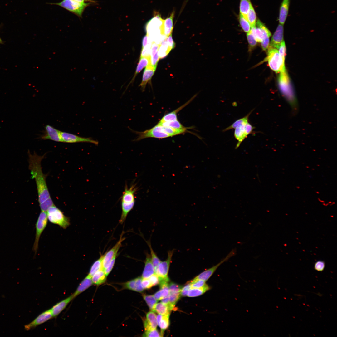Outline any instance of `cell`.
Here are the masks:
<instances>
[{
    "label": "cell",
    "instance_id": "6da1fadb",
    "mask_svg": "<svg viewBox=\"0 0 337 337\" xmlns=\"http://www.w3.org/2000/svg\"><path fill=\"white\" fill-rule=\"evenodd\" d=\"M45 155L40 156L35 153L29 154L30 168L36 182L39 204L51 198L46 183V175L43 173L41 166V161Z\"/></svg>",
    "mask_w": 337,
    "mask_h": 337
},
{
    "label": "cell",
    "instance_id": "7a4b0ae2",
    "mask_svg": "<svg viewBox=\"0 0 337 337\" xmlns=\"http://www.w3.org/2000/svg\"><path fill=\"white\" fill-rule=\"evenodd\" d=\"M279 90L293 110H296L297 102L294 90L286 70L280 72L278 80Z\"/></svg>",
    "mask_w": 337,
    "mask_h": 337
},
{
    "label": "cell",
    "instance_id": "3957f363",
    "mask_svg": "<svg viewBox=\"0 0 337 337\" xmlns=\"http://www.w3.org/2000/svg\"><path fill=\"white\" fill-rule=\"evenodd\" d=\"M131 130L137 135L136 138L134 140V141L149 138L163 139L171 137L169 134L164 131L163 126L158 123L151 128L143 131Z\"/></svg>",
    "mask_w": 337,
    "mask_h": 337
},
{
    "label": "cell",
    "instance_id": "277c9868",
    "mask_svg": "<svg viewBox=\"0 0 337 337\" xmlns=\"http://www.w3.org/2000/svg\"><path fill=\"white\" fill-rule=\"evenodd\" d=\"M266 59L265 60L268 61L269 67L275 72H280L286 70L285 62L282 60L277 49L269 46Z\"/></svg>",
    "mask_w": 337,
    "mask_h": 337
},
{
    "label": "cell",
    "instance_id": "5b68a950",
    "mask_svg": "<svg viewBox=\"0 0 337 337\" xmlns=\"http://www.w3.org/2000/svg\"><path fill=\"white\" fill-rule=\"evenodd\" d=\"M48 219L51 223L66 229L70 225L69 218L66 216L62 211L55 205L47 211Z\"/></svg>",
    "mask_w": 337,
    "mask_h": 337
},
{
    "label": "cell",
    "instance_id": "8992f818",
    "mask_svg": "<svg viewBox=\"0 0 337 337\" xmlns=\"http://www.w3.org/2000/svg\"><path fill=\"white\" fill-rule=\"evenodd\" d=\"M92 2L79 3L72 0H63L61 2L56 3H49L60 6L70 12L74 13L79 17H82L85 9Z\"/></svg>",
    "mask_w": 337,
    "mask_h": 337
},
{
    "label": "cell",
    "instance_id": "52a82bcc",
    "mask_svg": "<svg viewBox=\"0 0 337 337\" xmlns=\"http://www.w3.org/2000/svg\"><path fill=\"white\" fill-rule=\"evenodd\" d=\"M47 221L46 213L45 212L41 211L36 224V236L33 247V250L35 253V254L38 249L40 237L47 225Z\"/></svg>",
    "mask_w": 337,
    "mask_h": 337
},
{
    "label": "cell",
    "instance_id": "ba28073f",
    "mask_svg": "<svg viewBox=\"0 0 337 337\" xmlns=\"http://www.w3.org/2000/svg\"><path fill=\"white\" fill-rule=\"evenodd\" d=\"M251 31L257 42H259L270 37L271 35L269 30L259 20L256 21L255 26L251 27Z\"/></svg>",
    "mask_w": 337,
    "mask_h": 337
},
{
    "label": "cell",
    "instance_id": "9c48e42d",
    "mask_svg": "<svg viewBox=\"0 0 337 337\" xmlns=\"http://www.w3.org/2000/svg\"><path fill=\"white\" fill-rule=\"evenodd\" d=\"M236 254V250L234 249H232L224 258L221 260L218 263L203 271L196 276L193 279L202 280L206 281L211 276L218 268L222 264L234 256Z\"/></svg>",
    "mask_w": 337,
    "mask_h": 337
},
{
    "label": "cell",
    "instance_id": "30bf717a",
    "mask_svg": "<svg viewBox=\"0 0 337 337\" xmlns=\"http://www.w3.org/2000/svg\"><path fill=\"white\" fill-rule=\"evenodd\" d=\"M174 249L169 250L168 252L167 257L164 261H161L155 270V273L161 278L168 277V271L171 262Z\"/></svg>",
    "mask_w": 337,
    "mask_h": 337
},
{
    "label": "cell",
    "instance_id": "8fae6325",
    "mask_svg": "<svg viewBox=\"0 0 337 337\" xmlns=\"http://www.w3.org/2000/svg\"><path fill=\"white\" fill-rule=\"evenodd\" d=\"M62 142L67 143H89L98 145V142L90 137L85 138L79 136L69 133L61 131Z\"/></svg>",
    "mask_w": 337,
    "mask_h": 337
},
{
    "label": "cell",
    "instance_id": "7c38bea8",
    "mask_svg": "<svg viewBox=\"0 0 337 337\" xmlns=\"http://www.w3.org/2000/svg\"><path fill=\"white\" fill-rule=\"evenodd\" d=\"M125 239V238L123 237V234H121L119 240L115 245L104 255L102 261L103 270L107 267L112 259L117 255V252L121 246L122 242Z\"/></svg>",
    "mask_w": 337,
    "mask_h": 337
},
{
    "label": "cell",
    "instance_id": "4fadbf2b",
    "mask_svg": "<svg viewBox=\"0 0 337 337\" xmlns=\"http://www.w3.org/2000/svg\"><path fill=\"white\" fill-rule=\"evenodd\" d=\"M61 131L53 127L47 125L45 127L44 134L40 136V138L43 140H50L55 142H62Z\"/></svg>",
    "mask_w": 337,
    "mask_h": 337
},
{
    "label": "cell",
    "instance_id": "5bb4252c",
    "mask_svg": "<svg viewBox=\"0 0 337 337\" xmlns=\"http://www.w3.org/2000/svg\"><path fill=\"white\" fill-rule=\"evenodd\" d=\"M53 317L50 309L40 314L32 321L25 326V329L28 330L41 325Z\"/></svg>",
    "mask_w": 337,
    "mask_h": 337
},
{
    "label": "cell",
    "instance_id": "9a60e30c",
    "mask_svg": "<svg viewBox=\"0 0 337 337\" xmlns=\"http://www.w3.org/2000/svg\"><path fill=\"white\" fill-rule=\"evenodd\" d=\"M283 25L279 24L271 39L270 46L279 49L282 42L283 41Z\"/></svg>",
    "mask_w": 337,
    "mask_h": 337
},
{
    "label": "cell",
    "instance_id": "2e32d148",
    "mask_svg": "<svg viewBox=\"0 0 337 337\" xmlns=\"http://www.w3.org/2000/svg\"><path fill=\"white\" fill-rule=\"evenodd\" d=\"M156 315L153 311L149 312L146 315V318L144 320V326L145 331L156 329L157 323Z\"/></svg>",
    "mask_w": 337,
    "mask_h": 337
},
{
    "label": "cell",
    "instance_id": "e0dca14e",
    "mask_svg": "<svg viewBox=\"0 0 337 337\" xmlns=\"http://www.w3.org/2000/svg\"><path fill=\"white\" fill-rule=\"evenodd\" d=\"M196 95H194L190 100L178 108L174 110L165 115L159 121V122H163L173 121L178 120L177 113L189 104L195 97Z\"/></svg>",
    "mask_w": 337,
    "mask_h": 337
},
{
    "label": "cell",
    "instance_id": "ac0fdd59",
    "mask_svg": "<svg viewBox=\"0 0 337 337\" xmlns=\"http://www.w3.org/2000/svg\"><path fill=\"white\" fill-rule=\"evenodd\" d=\"M290 0H283L279 9L278 20L279 24L284 25L287 17Z\"/></svg>",
    "mask_w": 337,
    "mask_h": 337
},
{
    "label": "cell",
    "instance_id": "d6986e66",
    "mask_svg": "<svg viewBox=\"0 0 337 337\" xmlns=\"http://www.w3.org/2000/svg\"><path fill=\"white\" fill-rule=\"evenodd\" d=\"M73 299L71 295L68 298L58 303L50 309L53 317L58 316Z\"/></svg>",
    "mask_w": 337,
    "mask_h": 337
},
{
    "label": "cell",
    "instance_id": "ffe728a7",
    "mask_svg": "<svg viewBox=\"0 0 337 337\" xmlns=\"http://www.w3.org/2000/svg\"><path fill=\"white\" fill-rule=\"evenodd\" d=\"M154 274V269L152 261L150 255L147 253L145 261L144 268L142 278L143 279L149 278Z\"/></svg>",
    "mask_w": 337,
    "mask_h": 337
},
{
    "label": "cell",
    "instance_id": "44dd1931",
    "mask_svg": "<svg viewBox=\"0 0 337 337\" xmlns=\"http://www.w3.org/2000/svg\"><path fill=\"white\" fill-rule=\"evenodd\" d=\"M155 70L150 65L146 67L143 72L142 81L139 85L142 91L144 90L147 83L151 79Z\"/></svg>",
    "mask_w": 337,
    "mask_h": 337
},
{
    "label": "cell",
    "instance_id": "7402d4cb",
    "mask_svg": "<svg viewBox=\"0 0 337 337\" xmlns=\"http://www.w3.org/2000/svg\"><path fill=\"white\" fill-rule=\"evenodd\" d=\"M93 284L91 277L88 275L81 281L75 292L71 295L73 299L90 287Z\"/></svg>",
    "mask_w": 337,
    "mask_h": 337
},
{
    "label": "cell",
    "instance_id": "603a6c76",
    "mask_svg": "<svg viewBox=\"0 0 337 337\" xmlns=\"http://www.w3.org/2000/svg\"><path fill=\"white\" fill-rule=\"evenodd\" d=\"M142 277H138L125 283V287L128 289L138 292H142L144 288L142 283Z\"/></svg>",
    "mask_w": 337,
    "mask_h": 337
},
{
    "label": "cell",
    "instance_id": "cb8c5ba5",
    "mask_svg": "<svg viewBox=\"0 0 337 337\" xmlns=\"http://www.w3.org/2000/svg\"><path fill=\"white\" fill-rule=\"evenodd\" d=\"M173 11L170 16L163 20V32L164 35L168 37L172 32L173 29V19L174 16Z\"/></svg>",
    "mask_w": 337,
    "mask_h": 337
},
{
    "label": "cell",
    "instance_id": "d4e9b609",
    "mask_svg": "<svg viewBox=\"0 0 337 337\" xmlns=\"http://www.w3.org/2000/svg\"><path fill=\"white\" fill-rule=\"evenodd\" d=\"M158 124L165 126H168L173 128L180 132L182 134H184L188 132V129H191V127H187L184 126L178 120L171 121L163 122H158Z\"/></svg>",
    "mask_w": 337,
    "mask_h": 337
},
{
    "label": "cell",
    "instance_id": "484cf974",
    "mask_svg": "<svg viewBox=\"0 0 337 337\" xmlns=\"http://www.w3.org/2000/svg\"><path fill=\"white\" fill-rule=\"evenodd\" d=\"M246 123L243 124L235 129L234 136L235 139L238 141L235 147L236 149L239 147L241 143L248 136L244 129V126Z\"/></svg>",
    "mask_w": 337,
    "mask_h": 337
},
{
    "label": "cell",
    "instance_id": "4316f807",
    "mask_svg": "<svg viewBox=\"0 0 337 337\" xmlns=\"http://www.w3.org/2000/svg\"><path fill=\"white\" fill-rule=\"evenodd\" d=\"M172 310L168 305L163 303H157L155 305L154 312H156L158 314L163 315L169 316L171 311Z\"/></svg>",
    "mask_w": 337,
    "mask_h": 337
},
{
    "label": "cell",
    "instance_id": "83f0119b",
    "mask_svg": "<svg viewBox=\"0 0 337 337\" xmlns=\"http://www.w3.org/2000/svg\"><path fill=\"white\" fill-rule=\"evenodd\" d=\"M103 270L96 272L91 277L93 283L96 285L101 284L105 282L107 277Z\"/></svg>",
    "mask_w": 337,
    "mask_h": 337
},
{
    "label": "cell",
    "instance_id": "f1b7e54d",
    "mask_svg": "<svg viewBox=\"0 0 337 337\" xmlns=\"http://www.w3.org/2000/svg\"><path fill=\"white\" fill-rule=\"evenodd\" d=\"M210 287L207 284L200 288H191L188 291L187 296L189 297H195L202 295L210 290Z\"/></svg>",
    "mask_w": 337,
    "mask_h": 337
},
{
    "label": "cell",
    "instance_id": "f546056e",
    "mask_svg": "<svg viewBox=\"0 0 337 337\" xmlns=\"http://www.w3.org/2000/svg\"><path fill=\"white\" fill-rule=\"evenodd\" d=\"M151 57H140L135 74L131 82H132L134 80L137 75L144 68L146 67L148 65H150Z\"/></svg>",
    "mask_w": 337,
    "mask_h": 337
},
{
    "label": "cell",
    "instance_id": "4dcf8cb0",
    "mask_svg": "<svg viewBox=\"0 0 337 337\" xmlns=\"http://www.w3.org/2000/svg\"><path fill=\"white\" fill-rule=\"evenodd\" d=\"M253 110H252L248 114L243 117L236 120L231 125L223 129L222 131L225 132L231 129H235L238 126L248 122L249 117Z\"/></svg>",
    "mask_w": 337,
    "mask_h": 337
},
{
    "label": "cell",
    "instance_id": "1f68e13d",
    "mask_svg": "<svg viewBox=\"0 0 337 337\" xmlns=\"http://www.w3.org/2000/svg\"><path fill=\"white\" fill-rule=\"evenodd\" d=\"M104 255L101 256L100 257L96 260L92 265L88 275L92 276L97 271L103 270L102 261Z\"/></svg>",
    "mask_w": 337,
    "mask_h": 337
},
{
    "label": "cell",
    "instance_id": "d6a6232c",
    "mask_svg": "<svg viewBox=\"0 0 337 337\" xmlns=\"http://www.w3.org/2000/svg\"><path fill=\"white\" fill-rule=\"evenodd\" d=\"M167 37L159 45L158 51L159 59L165 57L170 52L168 49L167 41Z\"/></svg>",
    "mask_w": 337,
    "mask_h": 337
},
{
    "label": "cell",
    "instance_id": "836d02e7",
    "mask_svg": "<svg viewBox=\"0 0 337 337\" xmlns=\"http://www.w3.org/2000/svg\"><path fill=\"white\" fill-rule=\"evenodd\" d=\"M250 0H240V14L246 19L251 4Z\"/></svg>",
    "mask_w": 337,
    "mask_h": 337
},
{
    "label": "cell",
    "instance_id": "e575fe53",
    "mask_svg": "<svg viewBox=\"0 0 337 337\" xmlns=\"http://www.w3.org/2000/svg\"><path fill=\"white\" fill-rule=\"evenodd\" d=\"M134 203L126 204L121 203L122 212L119 222L123 223L125 220L128 213L132 209Z\"/></svg>",
    "mask_w": 337,
    "mask_h": 337
},
{
    "label": "cell",
    "instance_id": "d590c367",
    "mask_svg": "<svg viewBox=\"0 0 337 337\" xmlns=\"http://www.w3.org/2000/svg\"><path fill=\"white\" fill-rule=\"evenodd\" d=\"M247 19L250 24L251 27L256 26L257 21L255 11L252 4L247 15Z\"/></svg>",
    "mask_w": 337,
    "mask_h": 337
},
{
    "label": "cell",
    "instance_id": "8d00e7d4",
    "mask_svg": "<svg viewBox=\"0 0 337 337\" xmlns=\"http://www.w3.org/2000/svg\"><path fill=\"white\" fill-rule=\"evenodd\" d=\"M143 297L149 309L151 311L154 312V308L157 303V300L153 295H143Z\"/></svg>",
    "mask_w": 337,
    "mask_h": 337
},
{
    "label": "cell",
    "instance_id": "74e56055",
    "mask_svg": "<svg viewBox=\"0 0 337 337\" xmlns=\"http://www.w3.org/2000/svg\"><path fill=\"white\" fill-rule=\"evenodd\" d=\"M239 20L240 25L244 31L248 33L251 30V26L247 20L242 14H240Z\"/></svg>",
    "mask_w": 337,
    "mask_h": 337
},
{
    "label": "cell",
    "instance_id": "f35d334b",
    "mask_svg": "<svg viewBox=\"0 0 337 337\" xmlns=\"http://www.w3.org/2000/svg\"><path fill=\"white\" fill-rule=\"evenodd\" d=\"M147 243L150 250V255L152 261L154 269V270H155L161 261L158 257L157 255L154 251L152 247L150 242L148 241L147 242Z\"/></svg>",
    "mask_w": 337,
    "mask_h": 337
},
{
    "label": "cell",
    "instance_id": "ab89813d",
    "mask_svg": "<svg viewBox=\"0 0 337 337\" xmlns=\"http://www.w3.org/2000/svg\"><path fill=\"white\" fill-rule=\"evenodd\" d=\"M169 316L163 315L159 326L161 328L160 334L162 336L164 335V331L168 327L169 325Z\"/></svg>",
    "mask_w": 337,
    "mask_h": 337
},
{
    "label": "cell",
    "instance_id": "60d3db41",
    "mask_svg": "<svg viewBox=\"0 0 337 337\" xmlns=\"http://www.w3.org/2000/svg\"><path fill=\"white\" fill-rule=\"evenodd\" d=\"M180 295V292H169V303L173 307H174L176 303L179 299Z\"/></svg>",
    "mask_w": 337,
    "mask_h": 337
},
{
    "label": "cell",
    "instance_id": "b9f144b4",
    "mask_svg": "<svg viewBox=\"0 0 337 337\" xmlns=\"http://www.w3.org/2000/svg\"><path fill=\"white\" fill-rule=\"evenodd\" d=\"M247 38L249 43L250 50L255 47L257 44V41L252 34L251 30L247 33Z\"/></svg>",
    "mask_w": 337,
    "mask_h": 337
},
{
    "label": "cell",
    "instance_id": "7bdbcfd3",
    "mask_svg": "<svg viewBox=\"0 0 337 337\" xmlns=\"http://www.w3.org/2000/svg\"><path fill=\"white\" fill-rule=\"evenodd\" d=\"M205 281L199 279H193L190 282L191 288H200L204 286L206 284Z\"/></svg>",
    "mask_w": 337,
    "mask_h": 337
},
{
    "label": "cell",
    "instance_id": "ee69618b",
    "mask_svg": "<svg viewBox=\"0 0 337 337\" xmlns=\"http://www.w3.org/2000/svg\"><path fill=\"white\" fill-rule=\"evenodd\" d=\"M152 43L149 42L145 47L142 48L140 57H151V46Z\"/></svg>",
    "mask_w": 337,
    "mask_h": 337
},
{
    "label": "cell",
    "instance_id": "f6af8a7d",
    "mask_svg": "<svg viewBox=\"0 0 337 337\" xmlns=\"http://www.w3.org/2000/svg\"><path fill=\"white\" fill-rule=\"evenodd\" d=\"M142 336L144 337H162L160 333H159L156 329L145 331Z\"/></svg>",
    "mask_w": 337,
    "mask_h": 337
},
{
    "label": "cell",
    "instance_id": "bcb514c9",
    "mask_svg": "<svg viewBox=\"0 0 337 337\" xmlns=\"http://www.w3.org/2000/svg\"><path fill=\"white\" fill-rule=\"evenodd\" d=\"M169 292H180L182 288L181 286L173 283H171L168 285Z\"/></svg>",
    "mask_w": 337,
    "mask_h": 337
},
{
    "label": "cell",
    "instance_id": "7dc6e473",
    "mask_svg": "<svg viewBox=\"0 0 337 337\" xmlns=\"http://www.w3.org/2000/svg\"><path fill=\"white\" fill-rule=\"evenodd\" d=\"M279 54L282 58V60L285 62V56L286 52V47L284 41L281 43L280 46L279 48Z\"/></svg>",
    "mask_w": 337,
    "mask_h": 337
},
{
    "label": "cell",
    "instance_id": "c3c4849f",
    "mask_svg": "<svg viewBox=\"0 0 337 337\" xmlns=\"http://www.w3.org/2000/svg\"><path fill=\"white\" fill-rule=\"evenodd\" d=\"M325 266V262L323 261L319 260L315 263L314 269L318 271H322L324 270Z\"/></svg>",
    "mask_w": 337,
    "mask_h": 337
},
{
    "label": "cell",
    "instance_id": "681fc988",
    "mask_svg": "<svg viewBox=\"0 0 337 337\" xmlns=\"http://www.w3.org/2000/svg\"><path fill=\"white\" fill-rule=\"evenodd\" d=\"M159 59V58L158 55V51L154 56L151 57L150 65L155 69Z\"/></svg>",
    "mask_w": 337,
    "mask_h": 337
},
{
    "label": "cell",
    "instance_id": "f907efd6",
    "mask_svg": "<svg viewBox=\"0 0 337 337\" xmlns=\"http://www.w3.org/2000/svg\"><path fill=\"white\" fill-rule=\"evenodd\" d=\"M117 255L115 256L111 260L107 267L104 270L106 276L109 275L114 266Z\"/></svg>",
    "mask_w": 337,
    "mask_h": 337
},
{
    "label": "cell",
    "instance_id": "816d5d0a",
    "mask_svg": "<svg viewBox=\"0 0 337 337\" xmlns=\"http://www.w3.org/2000/svg\"><path fill=\"white\" fill-rule=\"evenodd\" d=\"M167 43L169 51H170L174 48L175 43L174 42L172 37V33H171L167 37Z\"/></svg>",
    "mask_w": 337,
    "mask_h": 337
},
{
    "label": "cell",
    "instance_id": "f5cc1de1",
    "mask_svg": "<svg viewBox=\"0 0 337 337\" xmlns=\"http://www.w3.org/2000/svg\"><path fill=\"white\" fill-rule=\"evenodd\" d=\"M153 286L159 284V278L158 276L154 274L149 278Z\"/></svg>",
    "mask_w": 337,
    "mask_h": 337
},
{
    "label": "cell",
    "instance_id": "db71d44e",
    "mask_svg": "<svg viewBox=\"0 0 337 337\" xmlns=\"http://www.w3.org/2000/svg\"><path fill=\"white\" fill-rule=\"evenodd\" d=\"M254 129V127L249 123L248 122H247L245 125V131L247 135L252 133L253 129Z\"/></svg>",
    "mask_w": 337,
    "mask_h": 337
},
{
    "label": "cell",
    "instance_id": "11a10c76",
    "mask_svg": "<svg viewBox=\"0 0 337 337\" xmlns=\"http://www.w3.org/2000/svg\"><path fill=\"white\" fill-rule=\"evenodd\" d=\"M142 283L144 289H149L153 286L149 278H142Z\"/></svg>",
    "mask_w": 337,
    "mask_h": 337
},
{
    "label": "cell",
    "instance_id": "9f6ffc18",
    "mask_svg": "<svg viewBox=\"0 0 337 337\" xmlns=\"http://www.w3.org/2000/svg\"><path fill=\"white\" fill-rule=\"evenodd\" d=\"M159 45L154 42H152L151 46V56H154L158 51Z\"/></svg>",
    "mask_w": 337,
    "mask_h": 337
},
{
    "label": "cell",
    "instance_id": "6f0895ef",
    "mask_svg": "<svg viewBox=\"0 0 337 337\" xmlns=\"http://www.w3.org/2000/svg\"><path fill=\"white\" fill-rule=\"evenodd\" d=\"M191 288L190 283L186 285L182 288L180 292V295L183 297L187 296V293Z\"/></svg>",
    "mask_w": 337,
    "mask_h": 337
},
{
    "label": "cell",
    "instance_id": "680465c9",
    "mask_svg": "<svg viewBox=\"0 0 337 337\" xmlns=\"http://www.w3.org/2000/svg\"><path fill=\"white\" fill-rule=\"evenodd\" d=\"M261 43L263 50L265 51H266L269 46V37H267Z\"/></svg>",
    "mask_w": 337,
    "mask_h": 337
},
{
    "label": "cell",
    "instance_id": "91938a15",
    "mask_svg": "<svg viewBox=\"0 0 337 337\" xmlns=\"http://www.w3.org/2000/svg\"><path fill=\"white\" fill-rule=\"evenodd\" d=\"M149 42H151L149 40V36L146 34L143 38L142 41V48L145 47Z\"/></svg>",
    "mask_w": 337,
    "mask_h": 337
},
{
    "label": "cell",
    "instance_id": "94428289",
    "mask_svg": "<svg viewBox=\"0 0 337 337\" xmlns=\"http://www.w3.org/2000/svg\"><path fill=\"white\" fill-rule=\"evenodd\" d=\"M154 296L157 300H161L162 298L160 290H159L155 293Z\"/></svg>",
    "mask_w": 337,
    "mask_h": 337
},
{
    "label": "cell",
    "instance_id": "6125c7cd",
    "mask_svg": "<svg viewBox=\"0 0 337 337\" xmlns=\"http://www.w3.org/2000/svg\"><path fill=\"white\" fill-rule=\"evenodd\" d=\"M161 302L163 303L168 305H169V295L163 298L161 300Z\"/></svg>",
    "mask_w": 337,
    "mask_h": 337
},
{
    "label": "cell",
    "instance_id": "be15d7a7",
    "mask_svg": "<svg viewBox=\"0 0 337 337\" xmlns=\"http://www.w3.org/2000/svg\"><path fill=\"white\" fill-rule=\"evenodd\" d=\"M72 0L74 1H76V2H79V3H85V2H92V3H96V1H94V0Z\"/></svg>",
    "mask_w": 337,
    "mask_h": 337
},
{
    "label": "cell",
    "instance_id": "e7e4bbea",
    "mask_svg": "<svg viewBox=\"0 0 337 337\" xmlns=\"http://www.w3.org/2000/svg\"><path fill=\"white\" fill-rule=\"evenodd\" d=\"M2 40H1V39L0 38V43H2Z\"/></svg>",
    "mask_w": 337,
    "mask_h": 337
}]
</instances>
